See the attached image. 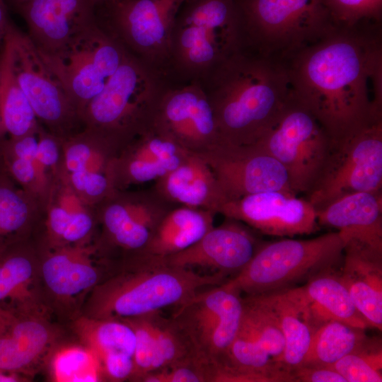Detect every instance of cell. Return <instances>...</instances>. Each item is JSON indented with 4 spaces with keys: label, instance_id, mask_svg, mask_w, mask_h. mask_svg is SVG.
<instances>
[{
    "label": "cell",
    "instance_id": "obj_1",
    "mask_svg": "<svg viewBox=\"0 0 382 382\" xmlns=\"http://www.w3.org/2000/svg\"><path fill=\"white\" fill-rule=\"evenodd\" d=\"M286 64L293 95L334 140L382 119L381 23L335 26Z\"/></svg>",
    "mask_w": 382,
    "mask_h": 382
},
{
    "label": "cell",
    "instance_id": "obj_2",
    "mask_svg": "<svg viewBox=\"0 0 382 382\" xmlns=\"http://www.w3.org/2000/svg\"><path fill=\"white\" fill-rule=\"evenodd\" d=\"M223 144L250 146L274 125L291 88L286 62L240 47L198 80Z\"/></svg>",
    "mask_w": 382,
    "mask_h": 382
},
{
    "label": "cell",
    "instance_id": "obj_3",
    "mask_svg": "<svg viewBox=\"0 0 382 382\" xmlns=\"http://www.w3.org/2000/svg\"><path fill=\"white\" fill-rule=\"evenodd\" d=\"M124 271L98 284L89 293L82 315L127 319L184 303L199 289L220 285L228 278L219 272L197 273L170 264L164 257L139 253L128 256Z\"/></svg>",
    "mask_w": 382,
    "mask_h": 382
},
{
    "label": "cell",
    "instance_id": "obj_4",
    "mask_svg": "<svg viewBox=\"0 0 382 382\" xmlns=\"http://www.w3.org/2000/svg\"><path fill=\"white\" fill-rule=\"evenodd\" d=\"M240 45L287 61L335 27L322 0H235Z\"/></svg>",
    "mask_w": 382,
    "mask_h": 382
},
{
    "label": "cell",
    "instance_id": "obj_5",
    "mask_svg": "<svg viewBox=\"0 0 382 382\" xmlns=\"http://www.w3.org/2000/svg\"><path fill=\"white\" fill-rule=\"evenodd\" d=\"M240 47L235 0H187L173 28L169 83L198 81Z\"/></svg>",
    "mask_w": 382,
    "mask_h": 382
},
{
    "label": "cell",
    "instance_id": "obj_6",
    "mask_svg": "<svg viewBox=\"0 0 382 382\" xmlns=\"http://www.w3.org/2000/svg\"><path fill=\"white\" fill-rule=\"evenodd\" d=\"M344 245L338 231L309 239L284 238L261 243L247 265L222 284L245 296L291 289L340 267Z\"/></svg>",
    "mask_w": 382,
    "mask_h": 382
},
{
    "label": "cell",
    "instance_id": "obj_7",
    "mask_svg": "<svg viewBox=\"0 0 382 382\" xmlns=\"http://www.w3.org/2000/svg\"><path fill=\"white\" fill-rule=\"evenodd\" d=\"M166 83L129 52L103 90L84 108L85 127L95 129L120 149L151 126Z\"/></svg>",
    "mask_w": 382,
    "mask_h": 382
},
{
    "label": "cell",
    "instance_id": "obj_8",
    "mask_svg": "<svg viewBox=\"0 0 382 382\" xmlns=\"http://www.w3.org/2000/svg\"><path fill=\"white\" fill-rule=\"evenodd\" d=\"M187 0H103L96 4L98 26L166 83L170 82L171 37Z\"/></svg>",
    "mask_w": 382,
    "mask_h": 382
},
{
    "label": "cell",
    "instance_id": "obj_9",
    "mask_svg": "<svg viewBox=\"0 0 382 382\" xmlns=\"http://www.w3.org/2000/svg\"><path fill=\"white\" fill-rule=\"evenodd\" d=\"M335 140L313 114L291 94L279 117L253 146L285 168L291 191L308 195L326 164Z\"/></svg>",
    "mask_w": 382,
    "mask_h": 382
},
{
    "label": "cell",
    "instance_id": "obj_10",
    "mask_svg": "<svg viewBox=\"0 0 382 382\" xmlns=\"http://www.w3.org/2000/svg\"><path fill=\"white\" fill-rule=\"evenodd\" d=\"M38 54L81 116L86 106L103 90L127 52L96 22L59 50Z\"/></svg>",
    "mask_w": 382,
    "mask_h": 382
},
{
    "label": "cell",
    "instance_id": "obj_11",
    "mask_svg": "<svg viewBox=\"0 0 382 382\" xmlns=\"http://www.w3.org/2000/svg\"><path fill=\"white\" fill-rule=\"evenodd\" d=\"M382 119L335 140L324 169L307 199L316 211L348 194H381Z\"/></svg>",
    "mask_w": 382,
    "mask_h": 382
},
{
    "label": "cell",
    "instance_id": "obj_12",
    "mask_svg": "<svg viewBox=\"0 0 382 382\" xmlns=\"http://www.w3.org/2000/svg\"><path fill=\"white\" fill-rule=\"evenodd\" d=\"M238 332L218 362L265 382H293L283 365L284 339L277 314L265 295L243 296Z\"/></svg>",
    "mask_w": 382,
    "mask_h": 382
},
{
    "label": "cell",
    "instance_id": "obj_13",
    "mask_svg": "<svg viewBox=\"0 0 382 382\" xmlns=\"http://www.w3.org/2000/svg\"><path fill=\"white\" fill-rule=\"evenodd\" d=\"M243 307L242 295L221 284L198 291L176 306L170 318L199 357L219 361L224 357L236 337Z\"/></svg>",
    "mask_w": 382,
    "mask_h": 382
},
{
    "label": "cell",
    "instance_id": "obj_14",
    "mask_svg": "<svg viewBox=\"0 0 382 382\" xmlns=\"http://www.w3.org/2000/svg\"><path fill=\"white\" fill-rule=\"evenodd\" d=\"M11 33L16 74L38 122L63 140L82 131L85 125L80 113L45 66L28 35L15 25Z\"/></svg>",
    "mask_w": 382,
    "mask_h": 382
},
{
    "label": "cell",
    "instance_id": "obj_15",
    "mask_svg": "<svg viewBox=\"0 0 382 382\" xmlns=\"http://www.w3.org/2000/svg\"><path fill=\"white\" fill-rule=\"evenodd\" d=\"M176 206L151 188L146 190H115L94 206L101 236L94 243L97 253L115 248L127 256L146 247L156 226Z\"/></svg>",
    "mask_w": 382,
    "mask_h": 382
},
{
    "label": "cell",
    "instance_id": "obj_16",
    "mask_svg": "<svg viewBox=\"0 0 382 382\" xmlns=\"http://www.w3.org/2000/svg\"><path fill=\"white\" fill-rule=\"evenodd\" d=\"M190 153L223 144L212 105L198 81L166 84L151 126Z\"/></svg>",
    "mask_w": 382,
    "mask_h": 382
},
{
    "label": "cell",
    "instance_id": "obj_17",
    "mask_svg": "<svg viewBox=\"0 0 382 382\" xmlns=\"http://www.w3.org/2000/svg\"><path fill=\"white\" fill-rule=\"evenodd\" d=\"M197 154L211 168L227 201L267 191L294 194L284 166L253 145L220 144Z\"/></svg>",
    "mask_w": 382,
    "mask_h": 382
},
{
    "label": "cell",
    "instance_id": "obj_18",
    "mask_svg": "<svg viewBox=\"0 0 382 382\" xmlns=\"http://www.w3.org/2000/svg\"><path fill=\"white\" fill-rule=\"evenodd\" d=\"M268 236L311 235L320 229L317 211L307 199L279 191H267L226 202L219 211Z\"/></svg>",
    "mask_w": 382,
    "mask_h": 382
},
{
    "label": "cell",
    "instance_id": "obj_19",
    "mask_svg": "<svg viewBox=\"0 0 382 382\" xmlns=\"http://www.w3.org/2000/svg\"><path fill=\"white\" fill-rule=\"evenodd\" d=\"M226 219L190 248L164 257L173 265L209 268L233 277L250 261L261 243L244 224Z\"/></svg>",
    "mask_w": 382,
    "mask_h": 382
},
{
    "label": "cell",
    "instance_id": "obj_20",
    "mask_svg": "<svg viewBox=\"0 0 382 382\" xmlns=\"http://www.w3.org/2000/svg\"><path fill=\"white\" fill-rule=\"evenodd\" d=\"M189 154L151 127L122 148L110 166L108 178L115 190L156 181L178 166Z\"/></svg>",
    "mask_w": 382,
    "mask_h": 382
},
{
    "label": "cell",
    "instance_id": "obj_21",
    "mask_svg": "<svg viewBox=\"0 0 382 382\" xmlns=\"http://www.w3.org/2000/svg\"><path fill=\"white\" fill-rule=\"evenodd\" d=\"M94 0H30L15 11L40 53H52L96 23Z\"/></svg>",
    "mask_w": 382,
    "mask_h": 382
},
{
    "label": "cell",
    "instance_id": "obj_22",
    "mask_svg": "<svg viewBox=\"0 0 382 382\" xmlns=\"http://www.w3.org/2000/svg\"><path fill=\"white\" fill-rule=\"evenodd\" d=\"M93 243L40 249V274L47 292L71 306L99 284L100 272Z\"/></svg>",
    "mask_w": 382,
    "mask_h": 382
},
{
    "label": "cell",
    "instance_id": "obj_23",
    "mask_svg": "<svg viewBox=\"0 0 382 382\" xmlns=\"http://www.w3.org/2000/svg\"><path fill=\"white\" fill-rule=\"evenodd\" d=\"M40 250L27 238L0 245V306L15 314L45 315L39 283Z\"/></svg>",
    "mask_w": 382,
    "mask_h": 382
},
{
    "label": "cell",
    "instance_id": "obj_24",
    "mask_svg": "<svg viewBox=\"0 0 382 382\" xmlns=\"http://www.w3.org/2000/svg\"><path fill=\"white\" fill-rule=\"evenodd\" d=\"M339 268L322 272L301 286L284 291L301 308L315 331L332 320L364 330L370 328L343 284Z\"/></svg>",
    "mask_w": 382,
    "mask_h": 382
},
{
    "label": "cell",
    "instance_id": "obj_25",
    "mask_svg": "<svg viewBox=\"0 0 382 382\" xmlns=\"http://www.w3.org/2000/svg\"><path fill=\"white\" fill-rule=\"evenodd\" d=\"M340 277L370 328L382 330V252L360 243H345Z\"/></svg>",
    "mask_w": 382,
    "mask_h": 382
},
{
    "label": "cell",
    "instance_id": "obj_26",
    "mask_svg": "<svg viewBox=\"0 0 382 382\" xmlns=\"http://www.w3.org/2000/svg\"><path fill=\"white\" fill-rule=\"evenodd\" d=\"M43 225L45 247L83 243L96 228L94 207L86 204L61 177L53 176Z\"/></svg>",
    "mask_w": 382,
    "mask_h": 382
},
{
    "label": "cell",
    "instance_id": "obj_27",
    "mask_svg": "<svg viewBox=\"0 0 382 382\" xmlns=\"http://www.w3.org/2000/svg\"><path fill=\"white\" fill-rule=\"evenodd\" d=\"M381 194L344 195L317 210L320 226L337 230L344 241H356L382 252Z\"/></svg>",
    "mask_w": 382,
    "mask_h": 382
},
{
    "label": "cell",
    "instance_id": "obj_28",
    "mask_svg": "<svg viewBox=\"0 0 382 382\" xmlns=\"http://www.w3.org/2000/svg\"><path fill=\"white\" fill-rule=\"evenodd\" d=\"M155 182L154 190L175 206L216 214L227 201L211 168L197 154L190 153L178 166Z\"/></svg>",
    "mask_w": 382,
    "mask_h": 382
},
{
    "label": "cell",
    "instance_id": "obj_29",
    "mask_svg": "<svg viewBox=\"0 0 382 382\" xmlns=\"http://www.w3.org/2000/svg\"><path fill=\"white\" fill-rule=\"evenodd\" d=\"M56 331L42 314H16L0 331V371L28 374L51 350Z\"/></svg>",
    "mask_w": 382,
    "mask_h": 382
},
{
    "label": "cell",
    "instance_id": "obj_30",
    "mask_svg": "<svg viewBox=\"0 0 382 382\" xmlns=\"http://www.w3.org/2000/svg\"><path fill=\"white\" fill-rule=\"evenodd\" d=\"M215 214L185 206L172 208L161 220L141 253L166 257L190 248L214 226Z\"/></svg>",
    "mask_w": 382,
    "mask_h": 382
},
{
    "label": "cell",
    "instance_id": "obj_31",
    "mask_svg": "<svg viewBox=\"0 0 382 382\" xmlns=\"http://www.w3.org/2000/svg\"><path fill=\"white\" fill-rule=\"evenodd\" d=\"M13 25L0 50V123L4 132L18 137L36 132L40 124L16 74Z\"/></svg>",
    "mask_w": 382,
    "mask_h": 382
},
{
    "label": "cell",
    "instance_id": "obj_32",
    "mask_svg": "<svg viewBox=\"0 0 382 382\" xmlns=\"http://www.w3.org/2000/svg\"><path fill=\"white\" fill-rule=\"evenodd\" d=\"M16 184L0 164V245L27 238L44 221L45 202Z\"/></svg>",
    "mask_w": 382,
    "mask_h": 382
},
{
    "label": "cell",
    "instance_id": "obj_33",
    "mask_svg": "<svg viewBox=\"0 0 382 382\" xmlns=\"http://www.w3.org/2000/svg\"><path fill=\"white\" fill-rule=\"evenodd\" d=\"M119 152L120 148L112 140L95 129L85 127L63 140L59 171L108 176L110 166Z\"/></svg>",
    "mask_w": 382,
    "mask_h": 382
},
{
    "label": "cell",
    "instance_id": "obj_34",
    "mask_svg": "<svg viewBox=\"0 0 382 382\" xmlns=\"http://www.w3.org/2000/svg\"><path fill=\"white\" fill-rule=\"evenodd\" d=\"M265 296L279 319L284 339L283 365L291 373L303 364L315 330L284 290Z\"/></svg>",
    "mask_w": 382,
    "mask_h": 382
},
{
    "label": "cell",
    "instance_id": "obj_35",
    "mask_svg": "<svg viewBox=\"0 0 382 382\" xmlns=\"http://www.w3.org/2000/svg\"><path fill=\"white\" fill-rule=\"evenodd\" d=\"M72 328L81 343L90 348L98 360L120 353L134 357V333L131 326L122 320L81 315L74 320Z\"/></svg>",
    "mask_w": 382,
    "mask_h": 382
},
{
    "label": "cell",
    "instance_id": "obj_36",
    "mask_svg": "<svg viewBox=\"0 0 382 382\" xmlns=\"http://www.w3.org/2000/svg\"><path fill=\"white\" fill-rule=\"evenodd\" d=\"M368 338L364 329L340 321L327 322L314 332L301 366H330L357 349Z\"/></svg>",
    "mask_w": 382,
    "mask_h": 382
},
{
    "label": "cell",
    "instance_id": "obj_37",
    "mask_svg": "<svg viewBox=\"0 0 382 382\" xmlns=\"http://www.w3.org/2000/svg\"><path fill=\"white\" fill-rule=\"evenodd\" d=\"M50 375L57 382L105 381L96 354L84 345H67L57 348L49 362Z\"/></svg>",
    "mask_w": 382,
    "mask_h": 382
},
{
    "label": "cell",
    "instance_id": "obj_38",
    "mask_svg": "<svg viewBox=\"0 0 382 382\" xmlns=\"http://www.w3.org/2000/svg\"><path fill=\"white\" fill-rule=\"evenodd\" d=\"M330 366L346 382H381V340L369 337L360 347Z\"/></svg>",
    "mask_w": 382,
    "mask_h": 382
},
{
    "label": "cell",
    "instance_id": "obj_39",
    "mask_svg": "<svg viewBox=\"0 0 382 382\" xmlns=\"http://www.w3.org/2000/svg\"><path fill=\"white\" fill-rule=\"evenodd\" d=\"M161 311L122 319L131 326L135 336L132 381H140L144 376L156 371V328Z\"/></svg>",
    "mask_w": 382,
    "mask_h": 382
},
{
    "label": "cell",
    "instance_id": "obj_40",
    "mask_svg": "<svg viewBox=\"0 0 382 382\" xmlns=\"http://www.w3.org/2000/svg\"><path fill=\"white\" fill-rule=\"evenodd\" d=\"M198 356L180 328L160 313L156 328V371Z\"/></svg>",
    "mask_w": 382,
    "mask_h": 382
},
{
    "label": "cell",
    "instance_id": "obj_41",
    "mask_svg": "<svg viewBox=\"0 0 382 382\" xmlns=\"http://www.w3.org/2000/svg\"><path fill=\"white\" fill-rule=\"evenodd\" d=\"M335 26L381 23L382 0H322Z\"/></svg>",
    "mask_w": 382,
    "mask_h": 382
},
{
    "label": "cell",
    "instance_id": "obj_42",
    "mask_svg": "<svg viewBox=\"0 0 382 382\" xmlns=\"http://www.w3.org/2000/svg\"><path fill=\"white\" fill-rule=\"evenodd\" d=\"M37 137L36 162L44 172L55 175L62 166L63 139L48 132L41 125Z\"/></svg>",
    "mask_w": 382,
    "mask_h": 382
},
{
    "label": "cell",
    "instance_id": "obj_43",
    "mask_svg": "<svg viewBox=\"0 0 382 382\" xmlns=\"http://www.w3.org/2000/svg\"><path fill=\"white\" fill-rule=\"evenodd\" d=\"M293 382H346L344 377L328 366H301L291 371Z\"/></svg>",
    "mask_w": 382,
    "mask_h": 382
},
{
    "label": "cell",
    "instance_id": "obj_44",
    "mask_svg": "<svg viewBox=\"0 0 382 382\" xmlns=\"http://www.w3.org/2000/svg\"><path fill=\"white\" fill-rule=\"evenodd\" d=\"M13 23L8 14V7L4 0H0V50L4 39Z\"/></svg>",
    "mask_w": 382,
    "mask_h": 382
},
{
    "label": "cell",
    "instance_id": "obj_45",
    "mask_svg": "<svg viewBox=\"0 0 382 382\" xmlns=\"http://www.w3.org/2000/svg\"><path fill=\"white\" fill-rule=\"evenodd\" d=\"M27 379L23 375L0 371V382H22L28 381Z\"/></svg>",
    "mask_w": 382,
    "mask_h": 382
},
{
    "label": "cell",
    "instance_id": "obj_46",
    "mask_svg": "<svg viewBox=\"0 0 382 382\" xmlns=\"http://www.w3.org/2000/svg\"><path fill=\"white\" fill-rule=\"evenodd\" d=\"M16 314L0 306V331L4 330L14 318Z\"/></svg>",
    "mask_w": 382,
    "mask_h": 382
},
{
    "label": "cell",
    "instance_id": "obj_47",
    "mask_svg": "<svg viewBox=\"0 0 382 382\" xmlns=\"http://www.w3.org/2000/svg\"><path fill=\"white\" fill-rule=\"evenodd\" d=\"M7 4L8 8L16 11L17 8L30 0H4Z\"/></svg>",
    "mask_w": 382,
    "mask_h": 382
},
{
    "label": "cell",
    "instance_id": "obj_48",
    "mask_svg": "<svg viewBox=\"0 0 382 382\" xmlns=\"http://www.w3.org/2000/svg\"><path fill=\"white\" fill-rule=\"evenodd\" d=\"M4 133V131L2 130V128H1V123H0V134H3Z\"/></svg>",
    "mask_w": 382,
    "mask_h": 382
},
{
    "label": "cell",
    "instance_id": "obj_49",
    "mask_svg": "<svg viewBox=\"0 0 382 382\" xmlns=\"http://www.w3.org/2000/svg\"><path fill=\"white\" fill-rule=\"evenodd\" d=\"M94 1H95L96 4V3H98V2L100 1H103V0H94Z\"/></svg>",
    "mask_w": 382,
    "mask_h": 382
}]
</instances>
